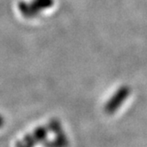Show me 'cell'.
I'll use <instances>...</instances> for the list:
<instances>
[{"label": "cell", "instance_id": "6da1fadb", "mask_svg": "<svg viewBox=\"0 0 147 147\" xmlns=\"http://www.w3.org/2000/svg\"><path fill=\"white\" fill-rule=\"evenodd\" d=\"M52 5H53V0H32L30 2L19 3V9L23 15L33 17L51 7Z\"/></svg>", "mask_w": 147, "mask_h": 147}]
</instances>
